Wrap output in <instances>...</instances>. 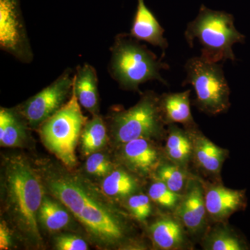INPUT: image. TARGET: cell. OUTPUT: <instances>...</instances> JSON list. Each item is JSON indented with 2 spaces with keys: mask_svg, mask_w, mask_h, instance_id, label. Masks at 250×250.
Returning a JSON list of instances; mask_svg holds the SVG:
<instances>
[{
  "mask_svg": "<svg viewBox=\"0 0 250 250\" xmlns=\"http://www.w3.org/2000/svg\"><path fill=\"white\" fill-rule=\"evenodd\" d=\"M165 29L161 27L155 16L146 6L145 0H137V7L135 14L130 35L136 40L146 41L154 47L162 49L165 54L168 47L167 39L164 37Z\"/></svg>",
  "mask_w": 250,
  "mask_h": 250,
  "instance_id": "9a60e30c",
  "label": "cell"
},
{
  "mask_svg": "<svg viewBox=\"0 0 250 250\" xmlns=\"http://www.w3.org/2000/svg\"><path fill=\"white\" fill-rule=\"evenodd\" d=\"M187 77L183 85L190 84L196 98L194 105L209 116L226 113L231 106L230 88L220 62L200 57H192L186 62Z\"/></svg>",
  "mask_w": 250,
  "mask_h": 250,
  "instance_id": "8992f818",
  "label": "cell"
},
{
  "mask_svg": "<svg viewBox=\"0 0 250 250\" xmlns=\"http://www.w3.org/2000/svg\"><path fill=\"white\" fill-rule=\"evenodd\" d=\"M81 141L82 152L87 156L98 152L105 146L107 135L106 126L101 116L93 115V118L87 122L81 135Z\"/></svg>",
  "mask_w": 250,
  "mask_h": 250,
  "instance_id": "7402d4cb",
  "label": "cell"
},
{
  "mask_svg": "<svg viewBox=\"0 0 250 250\" xmlns=\"http://www.w3.org/2000/svg\"><path fill=\"white\" fill-rule=\"evenodd\" d=\"M25 127L17 113L9 108L0 109V144L1 147H18L25 139Z\"/></svg>",
  "mask_w": 250,
  "mask_h": 250,
  "instance_id": "44dd1931",
  "label": "cell"
},
{
  "mask_svg": "<svg viewBox=\"0 0 250 250\" xmlns=\"http://www.w3.org/2000/svg\"><path fill=\"white\" fill-rule=\"evenodd\" d=\"M153 243L158 249L183 250L187 248V230L175 215H163L149 228Z\"/></svg>",
  "mask_w": 250,
  "mask_h": 250,
  "instance_id": "5bb4252c",
  "label": "cell"
},
{
  "mask_svg": "<svg viewBox=\"0 0 250 250\" xmlns=\"http://www.w3.org/2000/svg\"><path fill=\"white\" fill-rule=\"evenodd\" d=\"M123 160L130 170L141 175H147L161 165V152L152 139H137L123 144Z\"/></svg>",
  "mask_w": 250,
  "mask_h": 250,
  "instance_id": "7c38bea8",
  "label": "cell"
},
{
  "mask_svg": "<svg viewBox=\"0 0 250 250\" xmlns=\"http://www.w3.org/2000/svg\"><path fill=\"white\" fill-rule=\"evenodd\" d=\"M11 243V235L9 228L4 222H1L0 225V250L9 249Z\"/></svg>",
  "mask_w": 250,
  "mask_h": 250,
  "instance_id": "f1b7e54d",
  "label": "cell"
},
{
  "mask_svg": "<svg viewBox=\"0 0 250 250\" xmlns=\"http://www.w3.org/2000/svg\"><path fill=\"white\" fill-rule=\"evenodd\" d=\"M174 213L192 236H198L205 231L208 213L202 180L190 177Z\"/></svg>",
  "mask_w": 250,
  "mask_h": 250,
  "instance_id": "30bf717a",
  "label": "cell"
},
{
  "mask_svg": "<svg viewBox=\"0 0 250 250\" xmlns=\"http://www.w3.org/2000/svg\"><path fill=\"white\" fill-rule=\"evenodd\" d=\"M202 184L207 213L215 223H226L231 215L246 207V190L229 188L221 183Z\"/></svg>",
  "mask_w": 250,
  "mask_h": 250,
  "instance_id": "8fae6325",
  "label": "cell"
},
{
  "mask_svg": "<svg viewBox=\"0 0 250 250\" xmlns=\"http://www.w3.org/2000/svg\"><path fill=\"white\" fill-rule=\"evenodd\" d=\"M55 246L59 250H86L88 244L80 237L72 234H62L56 238Z\"/></svg>",
  "mask_w": 250,
  "mask_h": 250,
  "instance_id": "83f0119b",
  "label": "cell"
},
{
  "mask_svg": "<svg viewBox=\"0 0 250 250\" xmlns=\"http://www.w3.org/2000/svg\"><path fill=\"white\" fill-rule=\"evenodd\" d=\"M112 130L117 142L121 144L141 139H159L165 134L160 107V96L148 91L139 103L129 109L113 113Z\"/></svg>",
  "mask_w": 250,
  "mask_h": 250,
  "instance_id": "52a82bcc",
  "label": "cell"
},
{
  "mask_svg": "<svg viewBox=\"0 0 250 250\" xmlns=\"http://www.w3.org/2000/svg\"><path fill=\"white\" fill-rule=\"evenodd\" d=\"M39 220L47 229L57 231L67 227L70 218L62 205L45 197L39 210Z\"/></svg>",
  "mask_w": 250,
  "mask_h": 250,
  "instance_id": "603a6c76",
  "label": "cell"
},
{
  "mask_svg": "<svg viewBox=\"0 0 250 250\" xmlns=\"http://www.w3.org/2000/svg\"><path fill=\"white\" fill-rule=\"evenodd\" d=\"M190 90L163 94L160 107L166 125L182 124L185 129L197 127L190 111Z\"/></svg>",
  "mask_w": 250,
  "mask_h": 250,
  "instance_id": "2e32d148",
  "label": "cell"
},
{
  "mask_svg": "<svg viewBox=\"0 0 250 250\" xmlns=\"http://www.w3.org/2000/svg\"><path fill=\"white\" fill-rule=\"evenodd\" d=\"M73 90L81 106L93 115L98 114V77L95 67L88 63L77 67Z\"/></svg>",
  "mask_w": 250,
  "mask_h": 250,
  "instance_id": "e0dca14e",
  "label": "cell"
},
{
  "mask_svg": "<svg viewBox=\"0 0 250 250\" xmlns=\"http://www.w3.org/2000/svg\"><path fill=\"white\" fill-rule=\"evenodd\" d=\"M156 178L165 184L172 191L183 194L188 183V174L186 169L173 163L161 164L156 170Z\"/></svg>",
  "mask_w": 250,
  "mask_h": 250,
  "instance_id": "cb8c5ba5",
  "label": "cell"
},
{
  "mask_svg": "<svg viewBox=\"0 0 250 250\" xmlns=\"http://www.w3.org/2000/svg\"><path fill=\"white\" fill-rule=\"evenodd\" d=\"M148 195L156 205L172 211L176 209L182 197V194L172 191L159 180H156L150 186Z\"/></svg>",
  "mask_w": 250,
  "mask_h": 250,
  "instance_id": "d4e9b609",
  "label": "cell"
},
{
  "mask_svg": "<svg viewBox=\"0 0 250 250\" xmlns=\"http://www.w3.org/2000/svg\"><path fill=\"white\" fill-rule=\"evenodd\" d=\"M217 225L205 233L203 249L207 250H248L249 246L236 231L226 223H216Z\"/></svg>",
  "mask_w": 250,
  "mask_h": 250,
  "instance_id": "d6986e66",
  "label": "cell"
},
{
  "mask_svg": "<svg viewBox=\"0 0 250 250\" xmlns=\"http://www.w3.org/2000/svg\"><path fill=\"white\" fill-rule=\"evenodd\" d=\"M0 47L20 62H32L34 55L23 19L21 0H0Z\"/></svg>",
  "mask_w": 250,
  "mask_h": 250,
  "instance_id": "9c48e42d",
  "label": "cell"
},
{
  "mask_svg": "<svg viewBox=\"0 0 250 250\" xmlns=\"http://www.w3.org/2000/svg\"><path fill=\"white\" fill-rule=\"evenodd\" d=\"M190 47L197 41L202 47V58L215 62L236 61L233 45L245 42V36L237 30L233 15L208 9L202 4L196 18L187 24L184 32Z\"/></svg>",
  "mask_w": 250,
  "mask_h": 250,
  "instance_id": "277c9868",
  "label": "cell"
},
{
  "mask_svg": "<svg viewBox=\"0 0 250 250\" xmlns=\"http://www.w3.org/2000/svg\"><path fill=\"white\" fill-rule=\"evenodd\" d=\"M87 122L72 88L67 103L40 126L42 143L67 168L77 165L76 148Z\"/></svg>",
  "mask_w": 250,
  "mask_h": 250,
  "instance_id": "5b68a950",
  "label": "cell"
},
{
  "mask_svg": "<svg viewBox=\"0 0 250 250\" xmlns=\"http://www.w3.org/2000/svg\"><path fill=\"white\" fill-rule=\"evenodd\" d=\"M85 170L96 177H106L112 172V164L106 156L98 152L90 154L85 163Z\"/></svg>",
  "mask_w": 250,
  "mask_h": 250,
  "instance_id": "4316f807",
  "label": "cell"
},
{
  "mask_svg": "<svg viewBox=\"0 0 250 250\" xmlns=\"http://www.w3.org/2000/svg\"><path fill=\"white\" fill-rule=\"evenodd\" d=\"M111 52L109 73L123 89L139 91L140 85L153 80L167 85L161 71L169 65L130 34L117 35Z\"/></svg>",
  "mask_w": 250,
  "mask_h": 250,
  "instance_id": "3957f363",
  "label": "cell"
},
{
  "mask_svg": "<svg viewBox=\"0 0 250 250\" xmlns=\"http://www.w3.org/2000/svg\"><path fill=\"white\" fill-rule=\"evenodd\" d=\"M150 197L145 194H134L128 198V208L131 214L140 222L146 221L152 213Z\"/></svg>",
  "mask_w": 250,
  "mask_h": 250,
  "instance_id": "484cf974",
  "label": "cell"
},
{
  "mask_svg": "<svg viewBox=\"0 0 250 250\" xmlns=\"http://www.w3.org/2000/svg\"><path fill=\"white\" fill-rule=\"evenodd\" d=\"M74 75L67 69L54 82L22 105L21 114L31 126H41L67 103L71 96Z\"/></svg>",
  "mask_w": 250,
  "mask_h": 250,
  "instance_id": "ba28073f",
  "label": "cell"
},
{
  "mask_svg": "<svg viewBox=\"0 0 250 250\" xmlns=\"http://www.w3.org/2000/svg\"><path fill=\"white\" fill-rule=\"evenodd\" d=\"M4 187L8 208L18 228L31 239L41 241L38 220L45 197L41 177L25 159L14 158L6 165Z\"/></svg>",
  "mask_w": 250,
  "mask_h": 250,
  "instance_id": "7a4b0ae2",
  "label": "cell"
},
{
  "mask_svg": "<svg viewBox=\"0 0 250 250\" xmlns=\"http://www.w3.org/2000/svg\"><path fill=\"white\" fill-rule=\"evenodd\" d=\"M46 183L51 193L97 241L113 245L124 239L126 230L123 219L80 179L67 174H54L46 179Z\"/></svg>",
  "mask_w": 250,
  "mask_h": 250,
  "instance_id": "6da1fadb",
  "label": "cell"
},
{
  "mask_svg": "<svg viewBox=\"0 0 250 250\" xmlns=\"http://www.w3.org/2000/svg\"><path fill=\"white\" fill-rule=\"evenodd\" d=\"M165 152L170 162L187 170L192 159V142L188 130L181 129L176 124L169 125Z\"/></svg>",
  "mask_w": 250,
  "mask_h": 250,
  "instance_id": "ac0fdd59",
  "label": "cell"
},
{
  "mask_svg": "<svg viewBox=\"0 0 250 250\" xmlns=\"http://www.w3.org/2000/svg\"><path fill=\"white\" fill-rule=\"evenodd\" d=\"M192 142V159L199 168L210 175H220L225 161L229 155L228 149L212 142L197 127L188 129Z\"/></svg>",
  "mask_w": 250,
  "mask_h": 250,
  "instance_id": "4fadbf2b",
  "label": "cell"
},
{
  "mask_svg": "<svg viewBox=\"0 0 250 250\" xmlns=\"http://www.w3.org/2000/svg\"><path fill=\"white\" fill-rule=\"evenodd\" d=\"M102 188L107 196L115 198H129L139 190L138 179L122 169L113 170L104 179Z\"/></svg>",
  "mask_w": 250,
  "mask_h": 250,
  "instance_id": "ffe728a7",
  "label": "cell"
}]
</instances>
